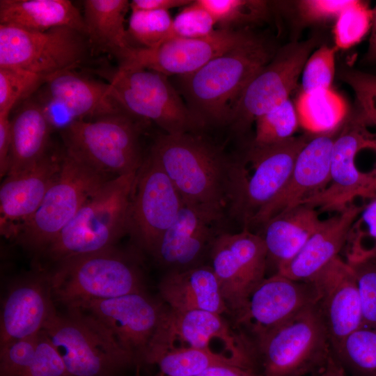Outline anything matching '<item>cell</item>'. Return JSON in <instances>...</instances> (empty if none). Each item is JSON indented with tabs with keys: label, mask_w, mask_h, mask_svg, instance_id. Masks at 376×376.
I'll list each match as a JSON object with an SVG mask.
<instances>
[{
	"label": "cell",
	"mask_w": 376,
	"mask_h": 376,
	"mask_svg": "<svg viewBox=\"0 0 376 376\" xmlns=\"http://www.w3.org/2000/svg\"><path fill=\"white\" fill-rule=\"evenodd\" d=\"M149 154L183 203L227 219L232 157L198 133L161 134Z\"/></svg>",
	"instance_id": "obj_1"
},
{
	"label": "cell",
	"mask_w": 376,
	"mask_h": 376,
	"mask_svg": "<svg viewBox=\"0 0 376 376\" xmlns=\"http://www.w3.org/2000/svg\"><path fill=\"white\" fill-rule=\"evenodd\" d=\"M273 58L256 36L198 70L178 77L190 111L204 126L228 125L233 106L253 77Z\"/></svg>",
	"instance_id": "obj_2"
},
{
	"label": "cell",
	"mask_w": 376,
	"mask_h": 376,
	"mask_svg": "<svg viewBox=\"0 0 376 376\" xmlns=\"http://www.w3.org/2000/svg\"><path fill=\"white\" fill-rule=\"evenodd\" d=\"M136 174L120 175L105 182L41 253L58 264L114 247L127 234Z\"/></svg>",
	"instance_id": "obj_3"
},
{
	"label": "cell",
	"mask_w": 376,
	"mask_h": 376,
	"mask_svg": "<svg viewBox=\"0 0 376 376\" xmlns=\"http://www.w3.org/2000/svg\"><path fill=\"white\" fill-rule=\"evenodd\" d=\"M309 139L304 135L271 146L252 144L243 157H232L228 217L242 229L251 230L285 186L299 152Z\"/></svg>",
	"instance_id": "obj_4"
},
{
	"label": "cell",
	"mask_w": 376,
	"mask_h": 376,
	"mask_svg": "<svg viewBox=\"0 0 376 376\" xmlns=\"http://www.w3.org/2000/svg\"><path fill=\"white\" fill-rule=\"evenodd\" d=\"M148 122L126 111L75 121L61 131L64 150L111 178L136 173L145 157L140 138Z\"/></svg>",
	"instance_id": "obj_5"
},
{
	"label": "cell",
	"mask_w": 376,
	"mask_h": 376,
	"mask_svg": "<svg viewBox=\"0 0 376 376\" xmlns=\"http://www.w3.org/2000/svg\"><path fill=\"white\" fill-rule=\"evenodd\" d=\"M50 285L54 300L66 307L143 292L136 261L115 246L56 264Z\"/></svg>",
	"instance_id": "obj_6"
},
{
	"label": "cell",
	"mask_w": 376,
	"mask_h": 376,
	"mask_svg": "<svg viewBox=\"0 0 376 376\" xmlns=\"http://www.w3.org/2000/svg\"><path fill=\"white\" fill-rule=\"evenodd\" d=\"M104 75L111 96L124 111L154 122L165 134L198 133L205 127L167 76L143 68L120 66Z\"/></svg>",
	"instance_id": "obj_7"
},
{
	"label": "cell",
	"mask_w": 376,
	"mask_h": 376,
	"mask_svg": "<svg viewBox=\"0 0 376 376\" xmlns=\"http://www.w3.org/2000/svg\"><path fill=\"white\" fill-rule=\"evenodd\" d=\"M42 331L70 376H116L135 361L97 322L75 309L56 312Z\"/></svg>",
	"instance_id": "obj_8"
},
{
	"label": "cell",
	"mask_w": 376,
	"mask_h": 376,
	"mask_svg": "<svg viewBox=\"0 0 376 376\" xmlns=\"http://www.w3.org/2000/svg\"><path fill=\"white\" fill-rule=\"evenodd\" d=\"M255 341L265 376H304L318 373L331 352L316 304Z\"/></svg>",
	"instance_id": "obj_9"
},
{
	"label": "cell",
	"mask_w": 376,
	"mask_h": 376,
	"mask_svg": "<svg viewBox=\"0 0 376 376\" xmlns=\"http://www.w3.org/2000/svg\"><path fill=\"white\" fill-rule=\"evenodd\" d=\"M111 179L64 150L58 178L15 240L25 249L41 253L84 203Z\"/></svg>",
	"instance_id": "obj_10"
},
{
	"label": "cell",
	"mask_w": 376,
	"mask_h": 376,
	"mask_svg": "<svg viewBox=\"0 0 376 376\" xmlns=\"http://www.w3.org/2000/svg\"><path fill=\"white\" fill-rule=\"evenodd\" d=\"M90 45L85 34L68 26L37 31L0 24V67L50 77L80 65Z\"/></svg>",
	"instance_id": "obj_11"
},
{
	"label": "cell",
	"mask_w": 376,
	"mask_h": 376,
	"mask_svg": "<svg viewBox=\"0 0 376 376\" xmlns=\"http://www.w3.org/2000/svg\"><path fill=\"white\" fill-rule=\"evenodd\" d=\"M370 148L376 152V133L357 115L347 120L338 133L331 152L330 180L327 187L302 204L321 211L340 212L356 198L370 201L376 197V179L373 171H360L357 154Z\"/></svg>",
	"instance_id": "obj_12"
},
{
	"label": "cell",
	"mask_w": 376,
	"mask_h": 376,
	"mask_svg": "<svg viewBox=\"0 0 376 376\" xmlns=\"http://www.w3.org/2000/svg\"><path fill=\"white\" fill-rule=\"evenodd\" d=\"M309 40L283 47L249 81L232 107L228 125L244 134L260 116L289 99L314 47Z\"/></svg>",
	"instance_id": "obj_13"
},
{
	"label": "cell",
	"mask_w": 376,
	"mask_h": 376,
	"mask_svg": "<svg viewBox=\"0 0 376 376\" xmlns=\"http://www.w3.org/2000/svg\"><path fill=\"white\" fill-rule=\"evenodd\" d=\"M184 205L171 180L148 153L136 172L127 234L150 254Z\"/></svg>",
	"instance_id": "obj_14"
},
{
	"label": "cell",
	"mask_w": 376,
	"mask_h": 376,
	"mask_svg": "<svg viewBox=\"0 0 376 376\" xmlns=\"http://www.w3.org/2000/svg\"><path fill=\"white\" fill-rule=\"evenodd\" d=\"M210 256L223 298L237 317L265 278L268 259L265 242L259 233L248 229L224 231L214 240Z\"/></svg>",
	"instance_id": "obj_15"
},
{
	"label": "cell",
	"mask_w": 376,
	"mask_h": 376,
	"mask_svg": "<svg viewBox=\"0 0 376 376\" xmlns=\"http://www.w3.org/2000/svg\"><path fill=\"white\" fill-rule=\"evenodd\" d=\"M255 37L245 29H218L203 38H171L152 49L130 48L118 58L119 66L184 76Z\"/></svg>",
	"instance_id": "obj_16"
},
{
	"label": "cell",
	"mask_w": 376,
	"mask_h": 376,
	"mask_svg": "<svg viewBox=\"0 0 376 376\" xmlns=\"http://www.w3.org/2000/svg\"><path fill=\"white\" fill-rule=\"evenodd\" d=\"M67 308L93 318L135 360L144 359L164 309L144 292L84 301Z\"/></svg>",
	"instance_id": "obj_17"
},
{
	"label": "cell",
	"mask_w": 376,
	"mask_h": 376,
	"mask_svg": "<svg viewBox=\"0 0 376 376\" xmlns=\"http://www.w3.org/2000/svg\"><path fill=\"white\" fill-rule=\"evenodd\" d=\"M214 345H221L228 354L251 366L246 345L232 331L221 315L167 308L164 309L144 360L148 363L155 356L177 348L202 349L219 353L214 349Z\"/></svg>",
	"instance_id": "obj_18"
},
{
	"label": "cell",
	"mask_w": 376,
	"mask_h": 376,
	"mask_svg": "<svg viewBox=\"0 0 376 376\" xmlns=\"http://www.w3.org/2000/svg\"><path fill=\"white\" fill-rule=\"evenodd\" d=\"M318 298L309 281H296L275 273L265 278L251 292L238 323L249 327L255 340L283 324Z\"/></svg>",
	"instance_id": "obj_19"
},
{
	"label": "cell",
	"mask_w": 376,
	"mask_h": 376,
	"mask_svg": "<svg viewBox=\"0 0 376 376\" xmlns=\"http://www.w3.org/2000/svg\"><path fill=\"white\" fill-rule=\"evenodd\" d=\"M63 158V152L48 151L33 166L3 178L0 187V232L3 236L16 240L58 178Z\"/></svg>",
	"instance_id": "obj_20"
},
{
	"label": "cell",
	"mask_w": 376,
	"mask_h": 376,
	"mask_svg": "<svg viewBox=\"0 0 376 376\" xmlns=\"http://www.w3.org/2000/svg\"><path fill=\"white\" fill-rule=\"evenodd\" d=\"M308 281L317 290L316 306L332 349L362 327L361 301L354 272L347 262L338 256Z\"/></svg>",
	"instance_id": "obj_21"
},
{
	"label": "cell",
	"mask_w": 376,
	"mask_h": 376,
	"mask_svg": "<svg viewBox=\"0 0 376 376\" xmlns=\"http://www.w3.org/2000/svg\"><path fill=\"white\" fill-rule=\"evenodd\" d=\"M226 219L185 205L162 235L152 255L171 271L200 265L199 261L223 230Z\"/></svg>",
	"instance_id": "obj_22"
},
{
	"label": "cell",
	"mask_w": 376,
	"mask_h": 376,
	"mask_svg": "<svg viewBox=\"0 0 376 376\" xmlns=\"http://www.w3.org/2000/svg\"><path fill=\"white\" fill-rule=\"evenodd\" d=\"M340 127L316 134L299 152L290 178L278 196L258 215L252 228L302 204L324 190L329 183L331 152Z\"/></svg>",
	"instance_id": "obj_23"
},
{
	"label": "cell",
	"mask_w": 376,
	"mask_h": 376,
	"mask_svg": "<svg viewBox=\"0 0 376 376\" xmlns=\"http://www.w3.org/2000/svg\"><path fill=\"white\" fill-rule=\"evenodd\" d=\"M50 274L26 279L8 294L1 313L0 346L38 334L56 311Z\"/></svg>",
	"instance_id": "obj_24"
},
{
	"label": "cell",
	"mask_w": 376,
	"mask_h": 376,
	"mask_svg": "<svg viewBox=\"0 0 376 376\" xmlns=\"http://www.w3.org/2000/svg\"><path fill=\"white\" fill-rule=\"evenodd\" d=\"M365 203L353 202L335 216L322 220L297 256L276 273L296 281H308L339 256L345 246L352 225Z\"/></svg>",
	"instance_id": "obj_25"
},
{
	"label": "cell",
	"mask_w": 376,
	"mask_h": 376,
	"mask_svg": "<svg viewBox=\"0 0 376 376\" xmlns=\"http://www.w3.org/2000/svg\"><path fill=\"white\" fill-rule=\"evenodd\" d=\"M159 291L168 308L173 311L199 310L219 315L230 311L211 266L171 271L160 281Z\"/></svg>",
	"instance_id": "obj_26"
},
{
	"label": "cell",
	"mask_w": 376,
	"mask_h": 376,
	"mask_svg": "<svg viewBox=\"0 0 376 376\" xmlns=\"http://www.w3.org/2000/svg\"><path fill=\"white\" fill-rule=\"evenodd\" d=\"M63 103L79 120H94L124 111L111 96L109 85L69 70L51 76L39 88Z\"/></svg>",
	"instance_id": "obj_27"
},
{
	"label": "cell",
	"mask_w": 376,
	"mask_h": 376,
	"mask_svg": "<svg viewBox=\"0 0 376 376\" xmlns=\"http://www.w3.org/2000/svg\"><path fill=\"white\" fill-rule=\"evenodd\" d=\"M322 221L316 208L301 204L268 219L260 228L267 252V259L276 272L301 250Z\"/></svg>",
	"instance_id": "obj_28"
},
{
	"label": "cell",
	"mask_w": 376,
	"mask_h": 376,
	"mask_svg": "<svg viewBox=\"0 0 376 376\" xmlns=\"http://www.w3.org/2000/svg\"><path fill=\"white\" fill-rule=\"evenodd\" d=\"M0 24L37 31L68 26L87 36L83 15L68 0H1Z\"/></svg>",
	"instance_id": "obj_29"
},
{
	"label": "cell",
	"mask_w": 376,
	"mask_h": 376,
	"mask_svg": "<svg viewBox=\"0 0 376 376\" xmlns=\"http://www.w3.org/2000/svg\"><path fill=\"white\" fill-rule=\"evenodd\" d=\"M10 121L11 143L7 175L22 171L44 157L49 151L50 136L54 131L32 96L24 100Z\"/></svg>",
	"instance_id": "obj_30"
},
{
	"label": "cell",
	"mask_w": 376,
	"mask_h": 376,
	"mask_svg": "<svg viewBox=\"0 0 376 376\" xmlns=\"http://www.w3.org/2000/svg\"><path fill=\"white\" fill-rule=\"evenodd\" d=\"M84 19L91 44L109 52L119 58L132 48L125 26L130 8L127 0H86Z\"/></svg>",
	"instance_id": "obj_31"
},
{
	"label": "cell",
	"mask_w": 376,
	"mask_h": 376,
	"mask_svg": "<svg viewBox=\"0 0 376 376\" xmlns=\"http://www.w3.org/2000/svg\"><path fill=\"white\" fill-rule=\"evenodd\" d=\"M299 123L308 132L320 134L339 129L347 113L345 99L333 89L299 94L296 106Z\"/></svg>",
	"instance_id": "obj_32"
},
{
	"label": "cell",
	"mask_w": 376,
	"mask_h": 376,
	"mask_svg": "<svg viewBox=\"0 0 376 376\" xmlns=\"http://www.w3.org/2000/svg\"><path fill=\"white\" fill-rule=\"evenodd\" d=\"M148 363L157 364L165 376H194L208 368L222 365L251 368L235 357L196 348L167 350L155 356Z\"/></svg>",
	"instance_id": "obj_33"
},
{
	"label": "cell",
	"mask_w": 376,
	"mask_h": 376,
	"mask_svg": "<svg viewBox=\"0 0 376 376\" xmlns=\"http://www.w3.org/2000/svg\"><path fill=\"white\" fill-rule=\"evenodd\" d=\"M331 351L347 376H376V330L361 327Z\"/></svg>",
	"instance_id": "obj_34"
},
{
	"label": "cell",
	"mask_w": 376,
	"mask_h": 376,
	"mask_svg": "<svg viewBox=\"0 0 376 376\" xmlns=\"http://www.w3.org/2000/svg\"><path fill=\"white\" fill-rule=\"evenodd\" d=\"M172 24L166 10L132 11L127 29L130 42L133 41L134 47H157L171 38Z\"/></svg>",
	"instance_id": "obj_35"
},
{
	"label": "cell",
	"mask_w": 376,
	"mask_h": 376,
	"mask_svg": "<svg viewBox=\"0 0 376 376\" xmlns=\"http://www.w3.org/2000/svg\"><path fill=\"white\" fill-rule=\"evenodd\" d=\"M253 145L271 146L293 136L299 120L295 107L290 100L258 117L256 121Z\"/></svg>",
	"instance_id": "obj_36"
},
{
	"label": "cell",
	"mask_w": 376,
	"mask_h": 376,
	"mask_svg": "<svg viewBox=\"0 0 376 376\" xmlns=\"http://www.w3.org/2000/svg\"><path fill=\"white\" fill-rule=\"evenodd\" d=\"M49 78L20 68L0 67V114H10L17 102L31 97Z\"/></svg>",
	"instance_id": "obj_37"
},
{
	"label": "cell",
	"mask_w": 376,
	"mask_h": 376,
	"mask_svg": "<svg viewBox=\"0 0 376 376\" xmlns=\"http://www.w3.org/2000/svg\"><path fill=\"white\" fill-rule=\"evenodd\" d=\"M374 12L368 3L352 0L336 17L334 28L336 47L346 49L359 43L371 28Z\"/></svg>",
	"instance_id": "obj_38"
},
{
	"label": "cell",
	"mask_w": 376,
	"mask_h": 376,
	"mask_svg": "<svg viewBox=\"0 0 376 376\" xmlns=\"http://www.w3.org/2000/svg\"><path fill=\"white\" fill-rule=\"evenodd\" d=\"M345 247L347 263L376 257V197L365 203L352 225Z\"/></svg>",
	"instance_id": "obj_39"
},
{
	"label": "cell",
	"mask_w": 376,
	"mask_h": 376,
	"mask_svg": "<svg viewBox=\"0 0 376 376\" xmlns=\"http://www.w3.org/2000/svg\"><path fill=\"white\" fill-rule=\"evenodd\" d=\"M212 17L221 29H236L240 24L260 17L265 11V3L247 0H197Z\"/></svg>",
	"instance_id": "obj_40"
},
{
	"label": "cell",
	"mask_w": 376,
	"mask_h": 376,
	"mask_svg": "<svg viewBox=\"0 0 376 376\" xmlns=\"http://www.w3.org/2000/svg\"><path fill=\"white\" fill-rule=\"evenodd\" d=\"M347 263L357 283L362 311V327L376 330V257Z\"/></svg>",
	"instance_id": "obj_41"
},
{
	"label": "cell",
	"mask_w": 376,
	"mask_h": 376,
	"mask_svg": "<svg viewBox=\"0 0 376 376\" xmlns=\"http://www.w3.org/2000/svg\"><path fill=\"white\" fill-rule=\"evenodd\" d=\"M336 52V47L323 45L309 56L301 72V91L331 88L335 73Z\"/></svg>",
	"instance_id": "obj_42"
},
{
	"label": "cell",
	"mask_w": 376,
	"mask_h": 376,
	"mask_svg": "<svg viewBox=\"0 0 376 376\" xmlns=\"http://www.w3.org/2000/svg\"><path fill=\"white\" fill-rule=\"evenodd\" d=\"M173 19L171 38H199L215 29V22L208 11L197 0L182 8Z\"/></svg>",
	"instance_id": "obj_43"
},
{
	"label": "cell",
	"mask_w": 376,
	"mask_h": 376,
	"mask_svg": "<svg viewBox=\"0 0 376 376\" xmlns=\"http://www.w3.org/2000/svg\"><path fill=\"white\" fill-rule=\"evenodd\" d=\"M40 333L0 346V376H21L28 369L35 356Z\"/></svg>",
	"instance_id": "obj_44"
},
{
	"label": "cell",
	"mask_w": 376,
	"mask_h": 376,
	"mask_svg": "<svg viewBox=\"0 0 376 376\" xmlns=\"http://www.w3.org/2000/svg\"><path fill=\"white\" fill-rule=\"evenodd\" d=\"M343 80L353 90L365 123L376 127V75L361 72L346 71Z\"/></svg>",
	"instance_id": "obj_45"
},
{
	"label": "cell",
	"mask_w": 376,
	"mask_h": 376,
	"mask_svg": "<svg viewBox=\"0 0 376 376\" xmlns=\"http://www.w3.org/2000/svg\"><path fill=\"white\" fill-rule=\"evenodd\" d=\"M21 376H70L52 341L41 331L34 358Z\"/></svg>",
	"instance_id": "obj_46"
},
{
	"label": "cell",
	"mask_w": 376,
	"mask_h": 376,
	"mask_svg": "<svg viewBox=\"0 0 376 376\" xmlns=\"http://www.w3.org/2000/svg\"><path fill=\"white\" fill-rule=\"evenodd\" d=\"M32 97L39 104L53 130L62 131L78 120L59 100L38 89Z\"/></svg>",
	"instance_id": "obj_47"
},
{
	"label": "cell",
	"mask_w": 376,
	"mask_h": 376,
	"mask_svg": "<svg viewBox=\"0 0 376 376\" xmlns=\"http://www.w3.org/2000/svg\"><path fill=\"white\" fill-rule=\"evenodd\" d=\"M352 0H306L301 1L299 8L306 18L312 20L338 17Z\"/></svg>",
	"instance_id": "obj_48"
},
{
	"label": "cell",
	"mask_w": 376,
	"mask_h": 376,
	"mask_svg": "<svg viewBox=\"0 0 376 376\" xmlns=\"http://www.w3.org/2000/svg\"><path fill=\"white\" fill-rule=\"evenodd\" d=\"M11 121L9 114H0V176L5 178L9 168Z\"/></svg>",
	"instance_id": "obj_49"
},
{
	"label": "cell",
	"mask_w": 376,
	"mask_h": 376,
	"mask_svg": "<svg viewBox=\"0 0 376 376\" xmlns=\"http://www.w3.org/2000/svg\"><path fill=\"white\" fill-rule=\"evenodd\" d=\"M191 0H133L130 1V9L136 10H166L178 7H185Z\"/></svg>",
	"instance_id": "obj_50"
},
{
	"label": "cell",
	"mask_w": 376,
	"mask_h": 376,
	"mask_svg": "<svg viewBox=\"0 0 376 376\" xmlns=\"http://www.w3.org/2000/svg\"><path fill=\"white\" fill-rule=\"evenodd\" d=\"M194 376H259L251 368L233 365L215 366Z\"/></svg>",
	"instance_id": "obj_51"
},
{
	"label": "cell",
	"mask_w": 376,
	"mask_h": 376,
	"mask_svg": "<svg viewBox=\"0 0 376 376\" xmlns=\"http://www.w3.org/2000/svg\"><path fill=\"white\" fill-rule=\"evenodd\" d=\"M317 376H347L332 351L325 365L317 373Z\"/></svg>",
	"instance_id": "obj_52"
},
{
	"label": "cell",
	"mask_w": 376,
	"mask_h": 376,
	"mask_svg": "<svg viewBox=\"0 0 376 376\" xmlns=\"http://www.w3.org/2000/svg\"><path fill=\"white\" fill-rule=\"evenodd\" d=\"M364 61L368 63H376V9L374 12L371 33Z\"/></svg>",
	"instance_id": "obj_53"
},
{
	"label": "cell",
	"mask_w": 376,
	"mask_h": 376,
	"mask_svg": "<svg viewBox=\"0 0 376 376\" xmlns=\"http://www.w3.org/2000/svg\"><path fill=\"white\" fill-rule=\"evenodd\" d=\"M373 171H374V173H375V179H376V164H375V167H374V169H373Z\"/></svg>",
	"instance_id": "obj_54"
}]
</instances>
